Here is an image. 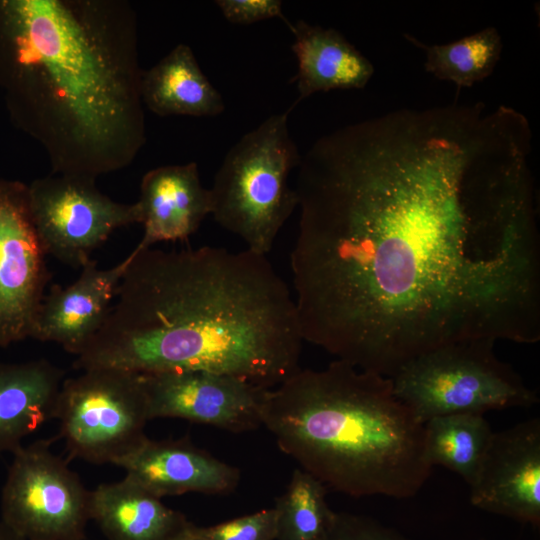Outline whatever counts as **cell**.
Masks as SVG:
<instances>
[{
	"mask_svg": "<svg viewBox=\"0 0 540 540\" xmlns=\"http://www.w3.org/2000/svg\"><path fill=\"white\" fill-rule=\"evenodd\" d=\"M85 177L50 174L28 185L32 222L42 248L81 269L113 231L139 223L136 203L112 200Z\"/></svg>",
	"mask_w": 540,
	"mask_h": 540,
	"instance_id": "cell-9",
	"label": "cell"
},
{
	"mask_svg": "<svg viewBox=\"0 0 540 540\" xmlns=\"http://www.w3.org/2000/svg\"><path fill=\"white\" fill-rule=\"evenodd\" d=\"M128 262L127 256L100 269L91 259L74 283L54 285L42 299L30 338L57 343L77 356L102 325Z\"/></svg>",
	"mask_w": 540,
	"mask_h": 540,
	"instance_id": "cell-14",
	"label": "cell"
},
{
	"mask_svg": "<svg viewBox=\"0 0 540 540\" xmlns=\"http://www.w3.org/2000/svg\"><path fill=\"white\" fill-rule=\"evenodd\" d=\"M215 4L232 24L248 25L276 17L290 24L283 16L280 0H217Z\"/></svg>",
	"mask_w": 540,
	"mask_h": 540,
	"instance_id": "cell-25",
	"label": "cell"
},
{
	"mask_svg": "<svg viewBox=\"0 0 540 540\" xmlns=\"http://www.w3.org/2000/svg\"><path fill=\"white\" fill-rule=\"evenodd\" d=\"M63 371L45 359L0 363V453L55 418Z\"/></svg>",
	"mask_w": 540,
	"mask_h": 540,
	"instance_id": "cell-17",
	"label": "cell"
},
{
	"mask_svg": "<svg viewBox=\"0 0 540 540\" xmlns=\"http://www.w3.org/2000/svg\"><path fill=\"white\" fill-rule=\"evenodd\" d=\"M55 418L71 457L113 464L147 438L143 376L113 368L82 370L63 381Z\"/></svg>",
	"mask_w": 540,
	"mask_h": 540,
	"instance_id": "cell-7",
	"label": "cell"
},
{
	"mask_svg": "<svg viewBox=\"0 0 540 540\" xmlns=\"http://www.w3.org/2000/svg\"><path fill=\"white\" fill-rule=\"evenodd\" d=\"M90 516L109 540H176L192 526L128 476L91 491Z\"/></svg>",
	"mask_w": 540,
	"mask_h": 540,
	"instance_id": "cell-16",
	"label": "cell"
},
{
	"mask_svg": "<svg viewBox=\"0 0 540 540\" xmlns=\"http://www.w3.org/2000/svg\"><path fill=\"white\" fill-rule=\"evenodd\" d=\"M0 540H24L0 521Z\"/></svg>",
	"mask_w": 540,
	"mask_h": 540,
	"instance_id": "cell-26",
	"label": "cell"
},
{
	"mask_svg": "<svg viewBox=\"0 0 540 540\" xmlns=\"http://www.w3.org/2000/svg\"><path fill=\"white\" fill-rule=\"evenodd\" d=\"M262 425L301 469L352 497L407 499L432 473L424 424L391 379L342 360L268 390Z\"/></svg>",
	"mask_w": 540,
	"mask_h": 540,
	"instance_id": "cell-4",
	"label": "cell"
},
{
	"mask_svg": "<svg viewBox=\"0 0 540 540\" xmlns=\"http://www.w3.org/2000/svg\"><path fill=\"white\" fill-rule=\"evenodd\" d=\"M28 186L0 180V347L30 337L50 275Z\"/></svg>",
	"mask_w": 540,
	"mask_h": 540,
	"instance_id": "cell-10",
	"label": "cell"
},
{
	"mask_svg": "<svg viewBox=\"0 0 540 540\" xmlns=\"http://www.w3.org/2000/svg\"><path fill=\"white\" fill-rule=\"evenodd\" d=\"M495 343L462 340L415 357L389 377L394 394L423 424L443 415L537 404L536 391L496 356Z\"/></svg>",
	"mask_w": 540,
	"mask_h": 540,
	"instance_id": "cell-6",
	"label": "cell"
},
{
	"mask_svg": "<svg viewBox=\"0 0 540 540\" xmlns=\"http://www.w3.org/2000/svg\"><path fill=\"white\" fill-rule=\"evenodd\" d=\"M137 17L125 0H0V83L52 174L94 179L146 142Z\"/></svg>",
	"mask_w": 540,
	"mask_h": 540,
	"instance_id": "cell-3",
	"label": "cell"
},
{
	"mask_svg": "<svg viewBox=\"0 0 540 540\" xmlns=\"http://www.w3.org/2000/svg\"><path fill=\"white\" fill-rule=\"evenodd\" d=\"M294 35L292 51L298 62V100L333 89H360L374 73L373 64L333 28L303 20L289 24Z\"/></svg>",
	"mask_w": 540,
	"mask_h": 540,
	"instance_id": "cell-18",
	"label": "cell"
},
{
	"mask_svg": "<svg viewBox=\"0 0 540 540\" xmlns=\"http://www.w3.org/2000/svg\"><path fill=\"white\" fill-rule=\"evenodd\" d=\"M327 487L301 468L293 471L284 493L276 499V540H319L333 516Z\"/></svg>",
	"mask_w": 540,
	"mask_h": 540,
	"instance_id": "cell-22",
	"label": "cell"
},
{
	"mask_svg": "<svg viewBox=\"0 0 540 540\" xmlns=\"http://www.w3.org/2000/svg\"><path fill=\"white\" fill-rule=\"evenodd\" d=\"M319 540H411L398 531L362 515L335 512Z\"/></svg>",
	"mask_w": 540,
	"mask_h": 540,
	"instance_id": "cell-24",
	"label": "cell"
},
{
	"mask_svg": "<svg viewBox=\"0 0 540 540\" xmlns=\"http://www.w3.org/2000/svg\"><path fill=\"white\" fill-rule=\"evenodd\" d=\"M144 234L136 246L150 248L164 241H182L195 233L212 213V194L200 180L198 165L189 162L148 171L135 202Z\"/></svg>",
	"mask_w": 540,
	"mask_h": 540,
	"instance_id": "cell-15",
	"label": "cell"
},
{
	"mask_svg": "<svg viewBox=\"0 0 540 540\" xmlns=\"http://www.w3.org/2000/svg\"><path fill=\"white\" fill-rule=\"evenodd\" d=\"M113 464L159 498L188 492L229 494L240 481L238 468L196 447L188 438H146Z\"/></svg>",
	"mask_w": 540,
	"mask_h": 540,
	"instance_id": "cell-13",
	"label": "cell"
},
{
	"mask_svg": "<svg viewBox=\"0 0 540 540\" xmlns=\"http://www.w3.org/2000/svg\"><path fill=\"white\" fill-rule=\"evenodd\" d=\"M176 540H204L200 536H198L194 531V525L190 527V529L184 533L182 536L177 538Z\"/></svg>",
	"mask_w": 540,
	"mask_h": 540,
	"instance_id": "cell-27",
	"label": "cell"
},
{
	"mask_svg": "<svg viewBox=\"0 0 540 540\" xmlns=\"http://www.w3.org/2000/svg\"><path fill=\"white\" fill-rule=\"evenodd\" d=\"M52 440L13 452L1 497V522L24 540H84L91 491L55 455Z\"/></svg>",
	"mask_w": 540,
	"mask_h": 540,
	"instance_id": "cell-8",
	"label": "cell"
},
{
	"mask_svg": "<svg viewBox=\"0 0 540 540\" xmlns=\"http://www.w3.org/2000/svg\"><path fill=\"white\" fill-rule=\"evenodd\" d=\"M140 94L143 106L162 117H213L225 109L221 94L202 72L192 49L182 43L143 70Z\"/></svg>",
	"mask_w": 540,
	"mask_h": 540,
	"instance_id": "cell-19",
	"label": "cell"
},
{
	"mask_svg": "<svg viewBox=\"0 0 540 540\" xmlns=\"http://www.w3.org/2000/svg\"><path fill=\"white\" fill-rule=\"evenodd\" d=\"M292 108L274 114L243 135L227 152L212 188L214 220L265 255L298 207L288 178L301 156L288 128Z\"/></svg>",
	"mask_w": 540,
	"mask_h": 540,
	"instance_id": "cell-5",
	"label": "cell"
},
{
	"mask_svg": "<svg viewBox=\"0 0 540 540\" xmlns=\"http://www.w3.org/2000/svg\"><path fill=\"white\" fill-rule=\"evenodd\" d=\"M532 133L511 107L401 109L301 158L290 254L304 341L393 376L469 339L540 340Z\"/></svg>",
	"mask_w": 540,
	"mask_h": 540,
	"instance_id": "cell-1",
	"label": "cell"
},
{
	"mask_svg": "<svg viewBox=\"0 0 540 540\" xmlns=\"http://www.w3.org/2000/svg\"><path fill=\"white\" fill-rule=\"evenodd\" d=\"M80 370L204 371L273 389L301 368L294 297L265 255L138 249Z\"/></svg>",
	"mask_w": 540,
	"mask_h": 540,
	"instance_id": "cell-2",
	"label": "cell"
},
{
	"mask_svg": "<svg viewBox=\"0 0 540 540\" xmlns=\"http://www.w3.org/2000/svg\"><path fill=\"white\" fill-rule=\"evenodd\" d=\"M149 418H180L232 433L258 429L268 390L204 371L141 373Z\"/></svg>",
	"mask_w": 540,
	"mask_h": 540,
	"instance_id": "cell-11",
	"label": "cell"
},
{
	"mask_svg": "<svg viewBox=\"0 0 540 540\" xmlns=\"http://www.w3.org/2000/svg\"><path fill=\"white\" fill-rule=\"evenodd\" d=\"M470 502L478 509L540 526V419L494 432Z\"/></svg>",
	"mask_w": 540,
	"mask_h": 540,
	"instance_id": "cell-12",
	"label": "cell"
},
{
	"mask_svg": "<svg viewBox=\"0 0 540 540\" xmlns=\"http://www.w3.org/2000/svg\"><path fill=\"white\" fill-rule=\"evenodd\" d=\"M429 464L458 474L470 486L476 478L494 431L483 414L458 413L424 423Z\"/></svg>",
	"mask_w": 540,
	"mask_h": 540,
	"instance_id": "cell-20",
	"label": "cell"
},
{
	"mask_svg": "<svg viewBox=\"0 0 540 540\" xmlns=\"http://www.w3.org/2000/svg\"><path fill=\"white\" fill-rule=\"evenodd\" d=\"M405 37L425 50L428 72L458 87H470L488 77L500 59L503 46L500 34L493 27L442 45H426L411 35Z\"/></svg>",
	"mask_w": 540,
	"mask_h": 540,
	"instance_id": "cell-21",
	"label": "cell"
},
{
	"mask_svg": "<svg viewBox=\"0 0 540 540\" xmlns=\"http://www.w3.org/2000/svg\"><path fill=\"white\" fill-rule=\"evenodd\" d=\"M194 531L204 540H276V513L272 507Z\"/></svg>",
	"mask_w": 540,
	"mask_h": 540,
	"instance_id": "cell-23",
	"label": "cell"
}]
</instances>
